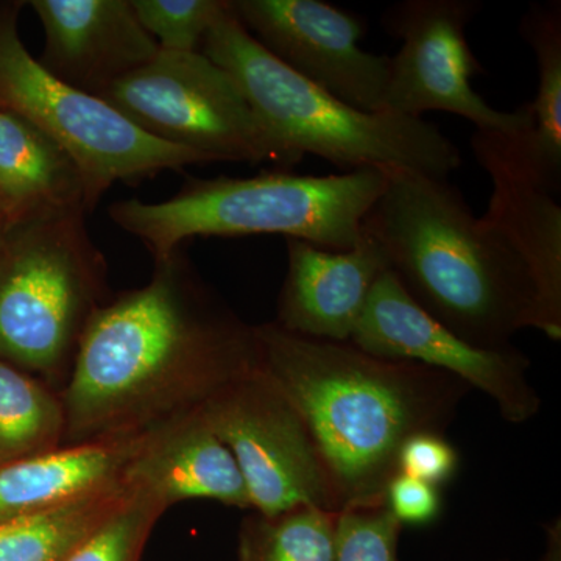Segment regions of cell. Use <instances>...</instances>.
Returning a JSON list of instances; mask_svg holds the SVG:
<instances>
[{"instance_id": "1", "label": "cell", "mask_w": 561, "mask_h": 561, "mask_svg": "<svg viewBox=\"0 0 561 561\" xmlns=\"http://www.w3.org/2000/svg\"><path fill=\"white\" fill-rule=\"evenodd\" d=\"M257 364L253 327L203 284L183 253L95 311L60 390L62 445L135 437L201 409Z\"/></svg>"}, {"instance_id": "2", "label": "cell", "mask_w": 561, "mask_h": 561, "mask_svg": "<svg viewBox=\"0 0 561 561\" xmlns=\"http://www.w3.org/2000/svg\"><path fill=\"white\" fill-rule=\"evenodd\" d=\"M253 335L257 364L300 415L339 511L383 502L402 445L421 432L445 434L471 390L449 373L302 337L275 321Z\"/></svg>"}, {"instance_id": "3", "label": "cell", "mask_w": 561, "mask_h": 561, "mask_svg": "<svg viewBox=\"0 0 561 561\" xmlns=\"http://www.w3.org/2000/svg\"><path fill=\"white\" fill-rule=\"evenodd\" d=\"M386 186L364 219L390 271L421 309L463 341L512 346L541 330L540 301L522 260L472 214L448 179L386 169Z\"/></svg>"}, {"instance_id": "4", "label": "cell", "mask_w": 561, "mask_h": 561, "mask_svg": "<svg viewBox=\"0 0 561 561\" xmlns=\"http://www.w3.org/2000/svg\"><path fill=\"white\" fill-rule=\"evenodd\" d=\"M386 169L339 175L262 172L250 179H191L169 201L130 198L110 206L111 220L149 249L153 261L192 238L280 234L331 251L354 249L364 219L386 186Z\"/></svg>"}, {"instance_id": "5", "label": "cell", "mask_w": 561, "mask_h": 561, "mask_svg": "<svg viewBox=\"0 0 561 561\" xmlns=\"http://www.w3.org/2000/svg\"><path fill=\"white\" fill-rule=\"evenodd\" d=\"M203 54L228 70L262 124L295 157L345 172L405 169L448 179L461 151L435 124L390 111L365 113L321 90L264 49L230 9L203 39Z\"/></svg>"}, {"instance_id": "6", "label": "cell", "mask_w": 561, "mask_h": 561, "mask_svg": "<svg viewBox=\"0 0 561 561\" xmlns=\"http://www.w3.org/2000/svg\"><path fill=\"white\" fill-rule=\"evenodd\" d=\"M84 209L9 221L0 232V359L62 389L88 321L111 300Z\"/></svg>"}, {"instance_id": "7", "label": "cell", "mask_w": 561, "mask_h": 561, "mask_svg": "<svg viewBox=\"0 0 561 561\" xmlns=\"http://www.w3.org/2000/svg\"><path fill=\"white\" fill-rule=\"evenodd\" d=\"M20 9H0V110L31 122L68 151L83 175L88 213L113 184L209 162L147 135L98 95L51 76L22 44Z\"/></svg>"}, {"instance_id": "8", "label": "cell", "mask_w": 561, "mask_h": 561, "mask_svg": "<svg viewBox=\"0 0 561 561\" xmlns=\"http://www.w3.org/2000/svg\"><path fill=\"white\" fill-rule=\"evenodd\" d=\"M139 130L203 154L280 169L300 164L247 101L238 81L203 51H158L98 95Z\"/></svg>"}, {"instance_id": "9", "label": "cell", "mask_w": 561, "mask_h": 561, "mask_svg": "<svg viewBox=\"0 0 561 561\" xmlns=\"http://www.w3.org/2000/svg\"><path fill=\"white\" fill-rule=\"evenodd\" d=\"M482 9L481 0H402L383 11V31L402 43L390 57L383 111L409 117L443 111L472 122L476 130H530L529 105L494 110L472 90V77L485 70L467 31Z\"/></svg>"}, {"instance_id": "10", "label": "cell", "mask_w": 561, "mask_h": 561, "mask_svg": "<svg viewBox=\"0 0 561 561\" xmlns=\"http://www.w3.org/2000/svg\"><path fill=\"white\" fill-rule=\"evenodd\" d=\"M201 412L234 457L251 511L278 515L312 505L339 512L300 415L260 364L221 387Z\"/></svg>"}, {"instance_id": "11", "label": "cell", "mask_w": 561, "mask_h": 561, "mask_svg": "<svg viewBox=\"0 0 561 561\" xmlns=\"http://www.w3.org/2000/svg\"><path fill=\"white\" fill-rule=\"evenodd\" d=\"M350 342L375 356L456 376L471 390L489 394L508 423H526L540 412V394L527 378L526 354L513 345L486 350L463 341L421 309L390 268L373 286Z\"/></svg>"}, {"instance_id": "12", "label": "cell", "mask_w": 561, "mask_h": 561, "mask_svg": "<svg viewBox=\"0 0 561 561\" xmlns=\"http://www.w3.org/2000/svg\"><path fill=\"white\" fill-rule=\"evenodd\" d=\"M231 10L302 79L365 113L383 111L390 57L360 49L364 18L323 0H231Z\"/></svg>"}, {"instance_id": "13", "label": "cell", "mask_w": 561, "mask_h": 561, "mask_svg": "<svg viewBox=\"0 0 561 561\" xmlns=\"http://www.w3.org/2000/svg\"><path fill=\"white\" fill-rule=\"evenodd\" d=\"M472 151L489 173L491 197L483 225L522 260L540 301L541 330L553 342L561 339V206L516 160L501 131L476 130Z\"/></svg>"}, {"instance_id": "14", "label": "cell", "mask_w": 561, "mask_h": 561, "mask_svg": "<svg viewBox=\"0 0 561 561\" xmlns=\"http://www.w3.org/2000/svg\"><path fill=\"white\" fill-rule=\"evenodd\" d=\"M28 5L46 33L38 61L62 83L87 94H101L160 51L131 0H32Z\"/></svg>"}, {"instance_id": "15", "label": "cell", "mask_w": 561, "mask_h": 561, "mask_svg": "<svg viewBox=\"0 0 561 561\" xmlns=\"http://www.w3.org/2000/svg\"><path fill=\"white\" fill-rule=\"evenodd\" d=\"M287 273L275 323L291 334L350 342L373 286L389 261L365 234L354 249L331 251L286 239Z\"/></svg>"}, {"instance_id": "16", "label": "cell", "mask_w": 561, "mask_h": 561, "mask_svg": "<svg viewBox=\"0 0 561 561\" xmlns=\"http://www.w3.org/2000/svg\"><path fill=\"white\" fill-rule=\"evenodd\" d=\"M124 482L136 493L160 502L165 511L192 500L251 511L241 470L201 409L172 416L140 434Z\"/></svg>"}, {"instance_id": "17", "label": "cell", "mask_w": 561, "mask_h": 561, "mask_svg": "<svg viewBox=\"0 0 561 561\" xmlns=\"http://www.w3.org/2000/svg\"><path fill=\"white\" fill-rule=\"evenodd\" d=\"M138 438L61 445L0 465V522L49 511L124 482Z\"/></svg>"}, {"instance_id": "18", "label": "cell", "mask_w": 561, "mask_h": 561, "mask_svg": "<svg viewBox=\"0 0 561 561\" xmlns=\"http://www.w3.org/2000/svg\"><path fill=\"white\" fill-rule=\"evenodd\" d=\"M0 208L9 221L49 210L87 208L80 168L57 140L0 110Z\"/></svg>"}, {"instance_id": "19", "label": "cell", "mask_w": 561, "mask_h": 561, "mask_svg": "<svg viewBox=\"0 0 561 561\" xmlns=\"http://www.w3.org/2000/svg\"><path fill=\"white\" fill-rule=\"evenodd\" d=\"M519 33L534 50L538 87L529 103L531 128L501 133L507 149L553 195L561 186V2L530 3Z\"/></svg>"}, {"instance_id": "20", "label": "cell", "mask_w": 561, "mask_h": 561, "mask_svg": "<svg viewBox=\"0 0 561 561\" xmlns=\"http://www.w3.org/2000/svg\"><path fill=\"white\" fill-rule=\"evenodd\" d=\"M122 482L49 511L0 522V561H66L124 502Z\"/></svg>"}, {"instance_id": "21", "label": "cell", "mask_w": 561, "mask_h": 561, "mask_svg": "<svg viewBox=\"0 0 561 561\" xmlns=\"http://www.w3.org/2000/svg\"><path fill=\"white\" fill-rule=\"evenodd\" d=\"M60 391L0 359V465L62 445Z\"/></svg>"}, {"instance_id": "22", "label": "cell", "mask_w": 561, "mask_h": 561, "mask_svg": "<svg viewBox=\"0 0 561 561\" xmlns=\"http://www.w3.org/2000/svg\"><path fill=\"white\" fill-rule=\"evenodd\" d=\"M337 513L312 505L278 515L253 511L239 529L238 561H334Z\"/></svg>"}, {"instance_id": "23", "label": "cell", "mask_w": 561, "mask_h": 561, "mask_svg": "<svg viewBox=\"0 0 561 561\" xmlns=\"http://www.w3.org/2000/svg\"><path fill=\"white\" fill-rule=\"evenodd\" d=\"M164 512L160 502L131 490L124 505L66 561H140L151 530Z\"/></svg>"}, {"instance_id": "24", "label": "cell", "mask_w": 561, "mask_h": 561, "mask_svg": "<svg viewBox=\"0 0 561 561\" xmlns=\"http://www.w3.org/2000/svg\"><path fill=\"white\" fill-rule=\"evenodd\" d=\"M131 5L161 50L197 51L231 0H131Z\"/></svg>"}, {"instance_id": "25", "label": "cell", "mask_w": 561, "mask_h": 561, "mask_svg": "<svg viewBox=\"0 0 561 561\" xmlns=\"http://www.w3.org/2000/svg\"><path fill=\"white\" fill-rule=\"evenodd\" d=\"M401 530L386 502L342 508L335 523L334 561H400Z\"/></svg>"}, {"instance_id": "26", "label": "cell", "mask_w": 561, "mask_h": 561, "mask_svg": "<svg viewBox=\"0 0 561 561\" xmlns=\"http://www.w3.org/2000/svg\"><path fill=\"white\" fill-rule=\"evenodd\" d=\"M459 453L445 434L421 432L402 445L398 472L438 486L451 481L459 470Z\"/></svg>"}, {"instance_id": "27", "label": "cell", "mask_w": 561, "mask_h": 561, "mask_svg": "<svg viewBox=\"0 0 561 561\" xmlns=\"http://www.w3.org/2000/svg\"><path fill=\"white\" fill-rule=\"evenodd\" d=\"M383 502L402 526L404 524L424 526V524L434 523L443 511L442 493L438 486L419 481L402 472L391 478Z\"/></svg>"}, {"instance_id": "28", "label": "cell", "mask_w": 561, "mask_h": 561, "mask_svg": "<svg viewBox=\"0 0 561 561\" xmlns=\"http://www.w3.org/2000/svg\"><path fill=\"white\" fill-rule=\"evenodd\" d=\"M546 551L540 561H561V522L560 518L546 524Z\"/></svg>"}, {"instance_id": "29", "label": "cell", "mask_w": 561, "mask_h": 561, "mask_svg": "<svg viewBox=\"0 0 561 561\" xmlns=\"http://www.w3.org/2000/svg\"><path fill=\"white\" fill-rule=\"evenodd\" d=\"M7 224H9V217H7V214L3 213L2 208H0V232L3 231V228H5Z\"/></svg>"}]
</instances>
